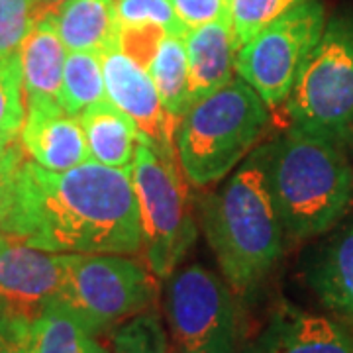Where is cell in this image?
I'll use <instances>...</instances> for the list:
<instances>
[{"label": "cell", "instance_id": "cell-1", "mask_svg": "<svg viewBox=\"0 0 353 353\" xmlns=\"http://www.w3.org/2000/svg\"><path fill=\"white\" fill-rule=\"evenodd\" d=\"M0 232L53 253H141L132 169L90 159L50 171L26 157Z\"/></svg>", "mask_w": 353, "mask_h": 353}, {"label": "cell", "instance_id": "cell-2", "mask_svg": "<svg viewBox=\"0 0 353 353\" xmlns=\"http://www.w3.org/2000/svg\"><path fill=\"white\" fill-rule=\"evenodd\" d=\"M204 238L238 296L263 283L283 255L285 228L269 181V143L253 150L201 201Z\"/></svg>", "mask_w": 353, "mask_h": 353}, {"label": "cell", "instance_id": "cell-3", "mask_svg": "<svg viewBox=\"0 0 353 353\" xmlns=\"http://www.w3.org/2000/svg\"><path fill=\"white\" fill-rule=\"evenodd\" d=\"M269 181L290 240L326 234L353 204V165L345 143L294 126L269 143Z\"/></svg>", "mask_w": 353, "mask_h": 353}, {"label": "cell", "instance_id": "cell-4", "mask_svg": "<svg viewBox=\"0 0 353 353\" xmlns=\"http://www.w3.org/2000/svg\"><path fill=\"white\" fill-rule=\"evenodd\" d=\"M269 106L243 79L194 101L175 130L181 173L192 187L222 181L253 152L269 124Z\"/></svg>", "mask_w": 353, "mask_h": 353}, {"label": "cell", "instance_id": "cell-5", "mask_svg": "<svg viewBox=\"0 0 353 353\" xmlns=\"http://www.w3.org/2000/svg\"><path fill=\"white\" fill-rule=\"evenodd\" d=\"M165 316L176 353H259L238 294L204 265L179 267L167 279Z\"/></svg>", "mask_w": 353, "mask_h": 353}, {"label": "cell", "instance_id": "cell-6", "mask_svg": "<svg viewBox=\"0 0 353 353\" xmlns=\"http://www.w3.org/2000/svg\"><path fill=\"white\" fill-rule=\"evenodd\" d=\"M285 110L290 126L345 143L353 130V10L326 20Z\"/></svg>", "mask_w": 353, "mask_h": 353}, {"label": "cell", "instance_id": "cell-7", "mask_svg": "<svg viewBox=\"0 0 353 353\" xmlns=\"http://www.w3.org/2000/svg\"><path fill=\"white\" fill-rule=\"evenodd\" d=\"M157 277L145 263L118 253H71L61 289V304L85 328L101 336L152 308Z\"/></svg>", "mask_w": 353, "mask_h": 353}, {"label": "cell", "instance_id": "cell-8", "mask_svg": "<svg viewBox=\"0 0 353 353\" xmlns=\"http://www.w3.org/2000/svg\"><path fill=\"white\" fill-rule=\"evenodd\" d=\"M132 183L138 201L143 263L155 277L167 281L196 241V224L183 176L179 175V163L139 141Z\"/></svg>", "mask_w": 353, "mask_h": 353}, {"label": "cell", "instance_id": "cell-9", "mask_svg": "<svg viewBox=\"0 0 353 353\" xmlns=\"http://www.w3.org/2000/svg\"><path fill=\"white\" fill-rule=\"evenodd\" d=\"M326 20L322 2L303 0L240 48L236 73L269 108L287 102L304 61L324 32Z\"/></svg>", "mask_w": 353, "mask_h": 353}, {"label": "cell", "instance_id": "cell-10", "mask_svg": "<svg viewBox=\"0 0 353 353\" xmlns=\"http://www.w3.org/2000/svg\"><path fill=\"white\" fill-rule=\"evenodd\" d=\"M102 69L108 101L134 120L139 141L161 157L176 159V120L163 106L150 71L118 48L102 53Z\"/></svg>", "mask_w": 353, "mask_h": 353}, {"label": "cell", "instance_id": "cell-11", "mask_svg": "<svg viewBox=\"0 0 353 353\" xmlns=\"http://www.w3.org/2000/svg\"><path fill=\"white\" fill-rule=\"evenodd\" d=\"M69 257L6 238L0 245V310L34 320L55 301Z\"/></svg>", "mask_w": 353, "mask_h": 353}, {"label": "cell", "instance_id": "cell-12", "mask_svg": "<svg viewBox=\"0 0 353 353\" xmlns=\"http://www.w3.org/2000/svg\"><path fill=\"white\" fill-rule=\"evenodd\" d=\"M69 50L51 20L48 8H41L38 20L20 48L22 85L26 108L55 110L61 106L65 61Z\"/></svg>", "mask_w": 353, "mask_h": 353}, {"label": "cell", "instance_id": "cell-13", "mask_svg": "<svg viewBox=\"0 0 353 353\" xmlns=\"http://www.w3.org/2000/svg\"><path fill=\"white\" fill-rule=\"evenodd\" d=\"M20 145L28 159L50 171H65L90 161L81 120L63 108H26Z\"/></svg>", "mask_w": 353, "mask_h": 353}, {"label": "cell", "instance_id": "cell-14", "mask_svg": "<svg viewBox=\"0 0 353 353\" xmlns=\"http://www.w3.org/2000/svg\"><path fill=\"white\" fill-rule=\"evenodd\" d=\"M259 353H353V336L336 318L283 304L271 316Z\"/></svg>", "mask_w": 353, "mask_h": 353}, {"label": "cell", "instance_id": "cell-15", "mask_svg": "<svg viewBox=\"0 0 353 353\" xmlns=\"http://www.w3.org/2000/svg\"><path fill=\"white\" fill-rule=\"evenodd\" d=\"M189 53V106L234 79L238 41L230 20L204 24L185 36Z\"/></svg>", "mask_w": 353, "mask_h": 353}, {"label": "cell", "instance_id": "cell-16", "mask_svg": "<svg viewBox=\"0 0 353 353\" xmlns=\"http://www.w3.org/2000/svg\"><path fill=\"white\" fill-rule=\"evenodd\" d=\"M306 281L332 318L353 326V222L316 252Z\"/></svg>", "mask_w": 353, "mask_h": 353}, {"label": "cell", "instance_id": "cell-17", "mask_svg": "<svg viewBox=\"0 0 353 353\" xmlns=\"http://www.w3.org/2000/svg\"><path fill=\"white\" fill-rule=\"evenodd\" d=\"M51 20L69 51L116 50L120 38V18L116 0H61L48 6Z\"/></svg>", "mask_w": 353, "mask_h": 353}, {"label": "cell", "instance_id": "cell-18", "mask_svg": "<svg viewBox=\"0 0 353 353\" xmlns=\"http://www.w3.org/2000/svg\"><path fill=\"white\" fill-rule=\"evenodd\" d=\"M79 120L92 161L114 169H132L139 132L128 114L106 99L88 106Z\"/></svg>", "mask_w": 353, "mask_h": 353}, {"label": "cell", "instance_id": "cell-19", "mask_svg": "<svg viewBox=\"0 0 353 353\" xmlns=\"http://www.w3.org/2000/svg\"><path fill=\"white\" fill-rule=\"evenodd\" d=\"M32 353H110L61 304L51 303L30 322Z\"/></svg>", "mask_w": 353, "mask_h": 353}, {"label": "cell", "instance_id": "cell-20", "mask_svg": "<svg viewBox=\"0 0 353 353\" xmlns=\"http://www.w3.org/2000/svg\"><path fill=\"white\" fill-rule=\"evenodd\" d=\"M167 112L181 120L189 108V53L185 36L167 34L148 65Z\"/></svg>", "mask_w": 353, "mask_h": 353}, {"label": "cell", "instance_id": "cell-21", "mask_svg": "<svg viewBox=\"0 0 353 353\" xmlns=\"http://www.w3.org/2000/svg\"><path fill=\"white\" fill-rule=\"evenodd\" d=\"M106 99L101 53L69 51L61 85V106L65 112L79 118L88 106Z\"/></svg>", "mask_w": 353, "mask_h": 353}, {"label": "cell", "instance_id": "cell-22", "mask_svg": "<svg viewBox=\"0 0 353 353\" xmlns=\"http://www.w3.org/2000/svg\"><path fill=\"white\" fill-rule=\"evenodd\" d=\"M26 101L20 53L0 55V148L20 139Z\"/></svg>", "mask_w": 353, "mask_h": 353}, {"label": "cell", "instance_id": "cell-23", "mask_svg": "<svg viewBox=\"0 0 353 353\" xmlns=\"http://www.w3.org/2000/svg\"><path fill=\"white\" fill-rule=\"evenodd\" d=\"M110 353H167V336L159 316L145 310L114 330Z\"/></svg>", "mask_w": 353, "mask_h": 353}, {"label": "cell", "instance_id": "cell-24", "mask_svg": "<svg viewBox=\"0 0 353 353\" xmlns=\"http://www.w3.org/2000/svg\"><path fill=\"white\" fill-rule=\"evenodd\" d=\"M299 2L303 0H232L230 20L238 48H243L265 26L275 22Z\"/></svg>", "mask_w": 353, "mask_h": 353}, {"label": "cell", "instance_id": "cell-25", "mask_svg": "<svg viewBox=\"0 0 353 353\" xmlns=\"http://www.w3.org/2000/svg\"><path fill=\"white\" fill-rule=\"evenodd\" d=\"M39 10L41 0H0V55L20 53Z\"/></svg>", "mask_w": 353, "mask_h": 353}, {"label": "cell", "instance_id": "cell-26", "mask_svg": "<svg viewBox=\"0 0 353 353\" xmlns=\"http://www.w3.org/2000/svg\"><path fill=\"white\" fill-rule=\"evenodd\" d=\"M120 24H155L167 34L187 36L189 30L179 20L171 0H116Z\"/></svg>", "mask_w": 353, "mask_h": 353}, {"label": "cell", "instance_id": "cell-27", "mask_svg": "<svg viewBox=\"0 0 353 353\" xmlns=\"http://www.w3.org/2000/svg\"><path fill=\"white\" fill-rule=\"evenodd\" d=\"M165 36H167V32L155 24L122 26L120 38H118V50L148 69V65L153 59V55Z\"/></svg>", "mask_w": 353, "mask_h": 353}, {"label": "cell", "instance_id": "cell-28", "mask_svg": "<svg viewBox=\"0 0 353 353\" xmlns=\"http://www.w3.org/2000/svg\"><path fill=\"white\" fill-rule=\"evenodd\" d=\"M171 4L187 30L230 20L232 8V0H171Z\"/></svg>", "mask_w": 353, "mask_h": 353}, {"label": "cell", "instance_id": "cell-29", "mask_svg": "<svg viewBox=\"0 0 353 353\" xmlns=\"http://www.w3.org/2000/svg\"><path fill=\"white\" fill-rule=\"evenodd\" d=\"M26 157L24 148L18 141L0 148V226L10 212L16 179Z\"/></svg>", "mask_w": 353, "mask_h": 353}, {"label": "cell", "instance_id": "cell-30", "mask_svg": "<svg viewBox=\"0 0 353 353\" xmlns=\"http://www.w3.org/2000/svg\"><path fill=\"white\" fill-rule=\"evenodd\" d=\"M30 318L0 310V353H32Z\"/></svg>", "mask_w": 353, "mask_h": 353}, {"label": "cell", "instance_id": "cell-31", "mask_svg": "<svg viewBox=\"0 0 353 353\" xmlns=\"http://www.w3.org/2000/svg\"><path fill=\"white\" fill-rule=\"evenodd\" d=\"M345 148L350 150V159H352V165H353V130L350 132L347 139H345Z\"/></svg>", "mask_w": 353, "mask_h": 353}, {"label": "cell", "instance_id": "cell-32", "mask_svg": "<svg viewBox=\"0 0 353 353\" xmlns=\"http://www.w3.org/2000/svg\"><path fill=\"white\" fill-rule=\"evenodd\" d=\"M43 4H48V6H53V4H57V2H61V0H41Z\"/></svg>", "mask_w": 353, "mask_h": 353}, {"label": "cell", "instance_id": "cell-33", "mask_svg": "<svg viewBox=\"0 0 353 353\" xmlns=\"http://www.w3.org/2000/svg\"><path fill=\"white\" fill-rule=\"evenodd\" d=\"M6 238H8V236H6V234H2V232H0V245H2V243H4V241H6Z\"/></svg>", "mask_w": 353, "mask_h": 353}]
</instances>
